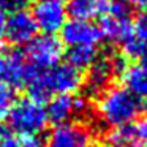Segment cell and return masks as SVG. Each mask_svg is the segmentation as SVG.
Segmentation results:
<instances>
[{"label":"cell","mask_w":147,"mask_h":147,"mask_svg":"<svg viewBox=\"0 0 147 147\" xmlns=\"http://www.w3.org/2000/svg\"><path fill=\"white\" fill-rule=\"evenodd\" d=\"M84 84V78L78 68L70 63H57L46 70L33 68L27 90L30 98L43 103L55 95H74Z\"/></svg>","instance_id":"6da1fadb"},{"label":"cell","mask_w":147,"mask_h":147,"mask_svg":"<svg viewBox=\"0 0 147 147\" xmlns=\"http://www.w3.org/2000/svg\"><path fill=\"white\" fill-rule=\"evenodd\" d=\"M95 111L98 120L112 130L133 123L139 115L141 103L125 87H109L98 95Z\"/></svg>","instance_id":"7a4b0ae2"},{"label":"cell","mask_w":147,"mask_h":147,"mask_svg":"<svg viewBox=\"0 0 147 147\" xmlns=\"http://www.w3.org/2000/svg\"><path fill=\"white\" fill-rule=\"evenodd\" d=\"M7 119L16 136H43L49 123L46 106L30 96L18 100Z\"/></svg>","instance_id":"3957f363"},{"label":"cell","mask_w":147,"mask_h":147,"mask_svg":"<svg viewBox=\"0 0 147 147\" xmlns=\"http://www.w3.org/2000/svg\"><path fill=\"white\" fill-rule=\"evenodd\" d=\"M98 29L103 38L111 43L123 46L125 43L130 41L133 36V22L130 19L128 3L123 2L109 3Z\"/></svg>","instance_id":"277c9868"},{"label":"cell","mask_w":147,"mask_h":147,"mask_svg":"<svg viewBox=\"0 0 147 147\" xmlns=\"http://www.w3.org/2000/svg\"><path fill=\"white\" fill-rule=\"evenodd\" d=\"M62 57H63V45L60 38L54 35H46V33L36 35L27 45L26 59L36 70H46L54 67L60 63Z\"/></svg>","instance_id":"5b68a950"},{"label":"cell","mask_w":147,"mask_h":147,"mask_svg":"<svg viewBox=\"0 0 147 147\" xmlns=\"http://www.w3.org/2000/svg\"><path fill=\"white\" fill-rule=\"evenodd\" d=\"M93 133L86 123L70 120L59 123L49 131L45 147H92Z\"/></svg>","instance_id":"8992f818"},{"label":"cell","mask_w":147,"mask_h":147,"mask_svg":"<svg viewBox=\"0 0 147 147\" xmlns=\"http://www.w3.org/2000/svg\"><path fill=\"white\" fill-rule=\"evenodd\" d=\"M125 59L123 57H98L89 68L87 76L84 79L87 92L92 95H100L106 89L111 87V82L117 73L125 70Z\"/></svg>","instance_id":"52a82bcc"},{"label":"cell","mask_w":147,"mask_h":147,"mask_svg":"<svg viewBox=\"0 0 147 147\" xmlns=\"http://www.w3.org/2000/svg\"><path fill=\"white\" fill-rule=\"evenodd\" d=\"M33 67L16 49H0V81L11 89H22L27 86Z\"/></svg>","instance_id":"ba28073f"},{"label":"cell","mask_w":147,"mask_h":147,"mask_svg":"<svg viewBox=\"0 0 147 147\" xmlns=\"http://www.w3.org/2000/svg\"><path fill=\"white\" fill-rule=\"evenodd\" d=\"M30 14L36 24V29L46 35L60 32L68 16L63 0H35Z\"/></svg>","instance_id":"9c48e42d"},{"label":"cell","mask_w":147,"mask_h":147,"mask_svg":"<svg viewBox=\"0 0 147 147\" xmlns=\"http://www.w3.org/2000/svg\"><path fill=\"white\" fill-rule=\"evenodd\" d=\"M101 32L98 26L92 21L71 19L63 24L60 29V41L68 48L74 46H95L101 41Z\"/></svg>","instance_id":"30bf717a"},{"label":"cell","mask_w":147,"mask_h":147,"mask_svg":"<svg viewBox=\"0 0 147 147\" xmlns=\"http://www.w3.org/2000/svg\"><path fill=\"white\" fill-rule=\"evenodd\" d=\"M87 109H89L87 101L81 96L55 95L49 100L48 106H46V114H48L49 122H54L55 125H59L86 114Z\"/></svg>","instance_id":"8fae6325"},{"label":"cell","mask_w":147,"mask_h":147,"mask_svg":"<svg viewBox=\"0 0 147 147\" xmlns=\"http://www.w3.org/2000/svg\"><path fill=\"white\" fill-rule=\"evenodd\" d=\"M36 24L32 14L24 11H18L7 16L5 26V36L7 41L13 46H27L36 36Z\"/></svg>","instance_id":"7c38bea8"},{"label":"cell","mask_w":147,"mask_h":147,"mask_svg":"<svg viewBox=\"0 0 147 147\" xmlns=\"http://www.w3.org/2000/svg\"><path fill=\"white\" fill-rule=\"evenodd\" d=\"M108 0H68L67 14L71 19L79 21H90L96 16H101L108 10Z\"/></svg>","instance_id":"4fadbf2b"},{"label":"cell","mask_w":147,"mask_h":147,"mask_svg":"<svg viewBox=\"0 0 147 147\" xmlns=\"http://www.w3.org/2000/svg\"><path fill=\"white\" fill-rule=\"evenodd\" d=\"M123 52L133 59L147 54V11L139 14L133 22V36L123 45Z\"/></svg>","instance_id":"5bb4252c"},{"label":"cell","mask_w":147,"mask_h":147,"mask_svg":"<svg viewBox=\"0 0 147 147\" xmlns=\"http://www.w3.org/2000/svg\"><path fill=\"white\" fill-rule=\"evenodd\" d=\"M125 89H128L134 96L147 98V68L142 63H133L125 67L122 71Z\"/></svg>","instance_id":"9a60e30c"},{"label":"cell","mask_w":147,"mask_h":147,"mask_svg":"<svg viewBox=\"0 0 147 147\" xmlns=\"http://www.w3.org/2000/svg\"><path fill=\"white\" fill-rule=\"evenodd\" d=\"M98 59V51L95 46H74L67 52V63L73 65L78 70H87Z\"/></svg>","instance_id":"2e32d148"},{"label":"cell","mask_w":147,"mask_h":147,"mask_svg":"<svg viewBox=\"0 0 147 147\" xmlns=\"http://www.w3.org/2000/svg\"><path fill=\"white\" fill-rule=\"evenodd\" d=\"M131 125L122 128H112L106 136V147H139Z\"/></svg>","instance_id":"e0dca14e"},{"label":"cell","mask_w":147,"mask_h":147,"mask_svg":"<svg viewBox=\"0 0 147 147\" xmlns=\"http://www.w3.org/2000/svg\"><path fill=\"white\" fill-rule=\"evenodd\" d=\"M14 103H16L14 89H11L10 86H7L5 82L0 81V122L8 117Z\"/></svg>","instance_id":"ac0fdd59"},{"label":"cell","mask_w":147,"mask_h":147,"mask_svg":"<svg viewBox=\"0 0 147 147\" xmlns=\"http://www.w3.org/2000/svg\"><path fill=\"white\" fill-rule=\"evenodd\" d=\"M30 0H0V10L3 13H18V11H24L29 7Z\"/></svg>","instance_id":"d6986e66"},{"label":"cell","mask_w":147,"mask_h":147,"mask_svg":"<svg viewBox=\"0 0 147 147\" xmlns=\"http://www.w3.org/2000/svg\"><path fill=\"white\" fill-rule=\"evenodd\" d=\"M0 147H21L18 136L10 128L0 127Z\"/></svg>","instance_id":"ffe728a7"},{"label":"cell","mask_w":147,"mask_h":147,"mask_svg":"<svg viewBox=\"0 0 147 147\" xmlns=\"http://www.w3.org/2000/svg\"><path fill=\"white\" fill-rule=\"evenodd\" d=\"M133 133H134V138L139 144H147V115L136 122L133 125Z\"/></svg>","instance_id":"44dd1931"},{"label":"cell","mask_w":147,"mask_h":147,"mask_svg":"<svg viewBox=\"0 0 147 147\" xmlns=\"http://www.w3.org/2000/svg\"><path fill=\"white\" fill-rule=\"evenodd\" d=\"M128 7L139 11H147V0H128Z\"/></svg>","instance_id":"7402d4cb"},{"label":"cell","mask_w":147,"mask_h":147,"mask_svg":"<svg viewBox=\"0 0 147 147\" xmlns=\"http://www.w3.org/2000/svg\"><path fill=\"white\" fill-rule=\"evenodd\" d=\"M5 26H7V13L0 10V41L5 36Z\"/></svg>","instance_id":"603a6c76"},{"label":"cell","mask_w":147,"mask_h":147,"mask_svg":"<svg viewBox=\"0 0 147 147\" xmlns=\"http://www.w3.org/2000/svg\"><path fill=\"white\" fill-rule=\"evenodd\" d=\"M141 63H142L144 67L147 68V54H146V55H144V57H142V62H141Z\"/></svg>","instance_id":"cb8c5ba5"},{"label":"cell","mask_w":147,"mask_h":147,"mask_svg":"<svg viewBox=\"0 0 147 147\" xmlns=\"http://www.w3.org/2000/svg\"><path fill=\"white\" fill-rule=\"evenodd\" d=\"M146 108H147V98H146Z\"/></svg>","instance_id":"d4e9b609"},{"label":"cell","mask_w":147,"mask_h":147,"mask_svg":"<svg viewBox=\"0 0 147 147\" xmlns=\"http://www.w3.org/2000/svg\"><path fill=\"white\" fill-rule=\"evenodd\" d=\"M96 147H101V146H96Z\"/></svg>","instance_id":"484cf974"}]
</instances>
